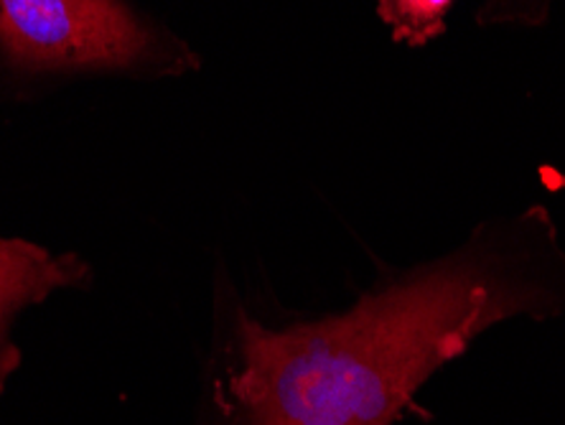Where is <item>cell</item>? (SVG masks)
<instances>
[{"label": "cell", "instance_id": "cell-1", "mask_svg": "<svg viewBox=\"0 0 565 425\" xmlns=\"http://www.w3.org/2000/svg\"><path fill=\"white\" fill-rule=\"evenodd\" d=\"M530 212L504 230L390 280L352 311L273 331L239 321L232 395L247 425H393L418 387L492 323L545 311L527 273Z\"/></svg>", "mask_w": 565, "mask_h": 425}, {"label": "cell", "instance_id": "cell-2", "mask_svg": "<svg viewBox=\"0 0 565 425\" xmlns=\"http://www.w3.org/2000/svg\"><path fill=\"white\" fill-rule=\"evenodd\" d=\"M0 60L19 72H184L189 52L126 0H0Z\"/></svg>", "mask_w": 565, "mask_h": 425}, {"label": "cell", "instance_id": "cell-3", "mask_svg": "<svg viewBox=\"0 0 565 425\" xmlns=\"http://www.w3.org/2000/svg\"><path fill=\"white\" fill-rule=\"evenodd\" d=\"M87 275V263L74 253L56 255L31 240L0 237V393L21 366L13 329L23 311L56 290L79 286Z\"/></svg>", "mask_w": 565, "mask_h": 425}, {"label": "cell", "instance_id": "cell-4", "mask_svg": "<svg viewBox=\"0 0 565 425\" xmlns=\"http://www.w3.org/2000/svg\"><path fill=\"white\" fill-rule=\"evenodd\" d=\"M456 0H377V13L395 41L426 46L446 31V15Z\"/></svg>", "mask_w": 565, "mask_h": 425}, {"label": "cell", "instance_id": "cell-5", "mask_svg": "<svg viewBox=\"0 0 565 425\" xmlns=\"http://www.w3.org/2000/svg\"><path fill=\"white\" fill-rule=\"evenodd\" d=\"M530 3H533V0H489L484 6V13H481V19L484 21L514 19L518 13H522L527 19Z\"/></svg>", "mask_w": 565, "mask_h": 425}]
</instances>
